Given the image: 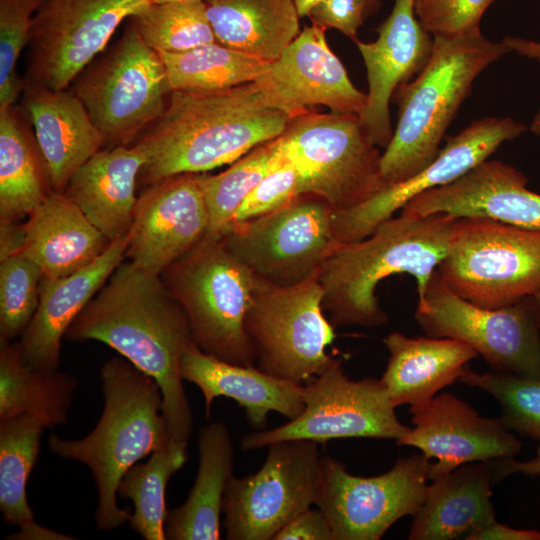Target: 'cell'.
Returning a JSON list of instances; mask_svg holds the SVG:
<instances>
[{
	"label": "cell",
	"instance_id": "6da1fadb",
	"mask_svg": "<svg viewBox=\"0 0 540 540\" xmlns=\"http://www.w3.org/2000/svg\"><path fill=\"white\" fill-rule=\"evenodd\" d=\"M65 339L102 342L152 377L162 393L171 444L193 429L180 363L194 343L188 317L160 275L123 261L68 328Z\"/></svg>",
	"mask_w": 540,
	"mask_h": 540
},
{
	"label": "cell",
	"instance_id": "7a4b0ae2",
	"mask_svg": "<svg viewBox=\"0 0 540 540\" xmlns=\"http://www.w3.org/2000/svg\"><path fill=\"white\" fill-rule=\"evenodd\" d=\"M291 119L266 104L255 82L214 91L174 90L162 115L133 143L145 155L139 178L151 185L231 164L280 136Z\"/></svg>",
	"mask_w": 540,
	"mask_h": 540
},
{
	"label": "cell",
	"instance_id": "3957f363",
	"mask_svg": "<svg viewBox=\"0 0 540 540\" xmlns=\"http://www.w3.org/2000/svg\"><path fill=\"white\" fill-rule=\"evenodd\" d=\"M456 218L400 212L368 237L339 244L323 262L317 279L323 288L322 308L334 327L376 328L389 317L376 288L385 278L408 273L421 298L437 266L447 255Z\"/></svg>",
	"mask_w": 540,
	"mask_h": 540
},
{
	"label": "cell",
	"instance_id": "277c9868",
	"mask_svg": "<svg viewBox=\"0 0 540 540\" xmlns=\"http://www.w3.org/2000/svg\"><path fill=\"white\" fill-rule=\"evenodd\" d=\"M104 409L95 428L84 438L49 436L50 450L79 461L92 472L97 491V528H118L131 514L117 503L125 473L141 459L167 446L170 438L156 381L124 357L107 360L100 371Z\"/></svg>",
	"mask_w": 540,
	"mask_h": 540
},
{
	"label": "cell",
	"instance_id": "5b68a950",
	"mask_svg": "<svg viewBox=\"0 0 540 540\" xmlns=\"http://www.w3.org/2000/svg\"><path fill=\"white\" fill-rule=\"evenodd\" d=\"M511 52L480 30L457 36H433V48L423 70L395 91L398 122L381 155L386 185L401 183L428 166L477 76Z\"/></svg>",
	"mask_w": 540,
	"mask_h": 540
},
{
	"label": "cell",
	"instance_id": "8992f818",
	"mask_svg": "<svg viewBox=\"0 0 540 540\" xmlns=\"http://www.w3.org/2000/svg\"><path fill=\"white\" fill-rule=\"evenodd\" d=\"M160 276L184 309L200 350L232 364L255 366L244 321L257 279L220 233L208 232Z\"/></svg>",
	"mask_w": 540,
	"mask_h": 540
},
{
	"label": "cell",
	"instance_id": "52a82bcc",
	"mask_svg": "<svg viewBox=\"0 0 540 540\" xmlns=\"http://www.w3.org/2000/svg\"><path fill=\"white\" fill-rule=\"evenodd\" d=\"M104 145L129 146L164 112L172 92L160 53L130 22L116 43L103 50L74 79Z\"/></svg>",
	"mask_w": 540,
	"mask_h": 540
},
{
	"label": "cell",
	"instance_id": "ba28073f",
	"mask_svg": "<svg viewBox=\"0 0 540 540\" xmlns=\"http://www.w3.org/2000/svg\"><path fill=\"white\" fill-rule=\"evenodd\" d=\"M276 140L297 168L304 194L322 197L335 211L354 208L385 186L382 154L358 114L311 110L291 119Z\"/></svg>",
	"mask_w": 540,
	"mask_h": 540
},
{
	"label": "cell",
	"instance_id": "9c48e42d",
	"mask_svg": "<svg viewBox=\"0 0 540 540\" xmlns=\"http://www.w3.org/2000/svg\"><path fill=\"white\" fill-rule=\"evenodd\" d=\"M436 271L454 293L475 305L509 306L540 290V231L457 218Z\"/></svg>",
	"mask_w": 540,
	"mask_h": 540
},
{
	"label": "cell",
	"instance_id": "30bf717a",
	"mask_svg": "<svg viewBox=\"0 0 540 540\" xmlns=\"http://www.w3.org/2000/svg\"><path fill=\"white\" fill-rule=\"evenodd\" d=\"M414 317L427 336L472 347L491 371L540 378V307L533 296L483 308L454 293L435 270Z\"/></svg>",
	"mask_w": 540,
	"mask_h": 540
},
{
	"label": "cell",
	"instance_id": "8fae6325",
	"mask_svg": "<svg viewBox=\"0 0 540 540\" xmlns=\"http://www.w3.org/2000/svg\"><path fill=\"white\" fill-rule=\"evenodd\" d=\"M322 298L317 275L289 287L257 280L244 327L259 370L303 385L327 367L336 335Z\"/></svg>",
	"mask_w": 540,
	"mask_h": 540
},
{
	"label": "cell",
	"instance_id": "7c38bea8",
	"mask_svg": "<svg viewBox=\"0 0 540 540\" xmlns=\"http://www.w3.org/2000/svg\"><path fill=\"white\" fill-rule=\"evenodd\" d=\"M333 211L322 197L302 194L273 211L234 222L220 234L257 280L289 287L316 276L339 245Z\"/></svg>",
	"mask_w": 540,
	"mask_h": 540
},
{
	"label": "cell",
	"instance_id": "4fadbf2b",
	"mask_svg": "<svg viewBox=\"0 0 540 540\" xmlns=\"http://www.w3.org/2000/svg\"><path fill=\"white\" fill-rule=\"evenodd\" d=\"M302 387L304 409L300 415L273 429L247 433L241 439L243 450L289 439L325 443L340 438H375L397 442L411 429L398 420L380 379L351 380L334 357Z\"/></svg>",
	"mask_w": 540,
	"mask_h": 540
},
{
	"label": "cell",
	"instance_id": "5bb4252c",
	"mask_svg": "<svg viewBox=\"0 0 540 540\" xmlns=\"http://www.w3.org/2000/svg\"><path fill=\"white\" fill-rule=\"evenodd\" d=\"M432 462L423 453L400 458L373 477L350 474L343 463L321 456L315 504L334 540H378L422 505Z\"/></svg>",
	"mask_w": 540,
	"mask_h": 540
},
{
	"label": "cell",
	"instance_id": "9a60e30c",
	"mask_svg": "<svg viewBox=\"0 0 540 540\" xmlns=\"http://www.w3.org/2000/svg\"><path fill=\"white\" fill-rule=\"evenodd\" d=\"M262 467L226 486L222 513L229 540H273L276 533L315 504L318 443L289 439L267 446Z\"/></svg>",
	"mask_w": 540,
	"mask_h": 540
},
{
	"label": "cell",
	"instance_id": "2e32d148",
	"mask_svg": "<svg viewBox=\"0 0 540 540\" xmlns=\"http://www.w3.org/2000/svg\"><path fill=\"white\" fill-rule=\"evenodd\" d=\"M149 0H40L30 30L25 83L53 90L70 87L125 20Z\"/></svg>",
	"mask_w": 540,
	"mask_h": 540
},
{
	"label": "cell",
	"instance_id": "e0dca14e",
	"mask_svg": "<svg viewBox=\"0 0 540 540\" xmlns=\"http://www.w3.org/2000/svg\"><path fill=\"white\" fill-rule=\"evenodd\" d=\"M527 127L509 117H484L447 138L436 158L413 177L386 185L354 208L333 211L336 241L348 244L368 237L420 193L453 182L488 159L498 147L520 136Z\"/></svg>",
	"mask_w": 540,
	"mask_h": 540
},
{
	"label": "cell",
	"instance_id": "ac0fdd59",
	"mask_svg": "<svg viewBox=\"0 0 540 540\" xmlns=\"http://www.w3.org/2000/svg\"><path fill=\"white\" fill-rule=\"evenodd\" d=\"M326 29L306 26L255 81L270 108L292 119L316 105L334 113L360 114L367 94L351 82L340 59L330 49Z\"/></svg>",
	"mask_w": 540,
	"mask_h": 540
},
{
	"label": "cell",
	"instance_id": "d6986e66",
	"mask_svg": "<svg viewBox=\"0 0 540 540\" xmlns=\"http://www.w3.org/2000/svg\"><path fill=\"white\" fill-rule=\"evenodd\" d=\"M410 413L414 428L397 444L416 447L430 460L436 459L429 480L467 463L514 458L522 449L519 438L500 417H483L449 393L410 406Z\"/></svg>",
	"mask_w": 540,
	"mask_h": 540
},
{
	"label": "cell",
	"instance_id": "ffe728a7",
	"mask_svg": "<svg viewBox=\"0 0 540 540\" xmlns=\"http://www.w3.org/2000/svg\"><path fill=\"white\" fill-rule=\"evenodd\" d=\"M199 174L159 180L137 198L125 260L160 275L209 232Z\"/></svg>",
	"mask_w": 540,
	"mask_h": 540
},
{
	"label": "cell",
	"instance_id": "44dd1931",
	"mask_svg": "<svg viewBox=\"0 0 540 540\" xmlns=\"http://www.w3.org/2000/svg\"><path fill=\"white\" fill-rule=\"evenodd\" d=\"M376 32L374 42L355 41L368 81L366 106L358 116L370 140L385 149L393 135L392 95L423 70L432 53L433 38L415 14L414 0H394L390 15Z\"/></svg>",
	"mask_w": 540,
	"mask_h": 540
},
{
	"label": "cell",
	"instance_id": "7402d4cb",
	"mask_svg": "<svg viewBox=\"0 0 540 540\" xmlns=\"http://www.w3.org/2000/svg\"><path fill=\"white\" fill-rule=\"evenodd\" d=\"M527 183L528 178L512 165L486 159L453 182L420 193L400 212L487 218L540 231V194Z\"/></svg>",
	"mask_w": 540,
	"mask_h": 540
},
{
	"label": "cell",
	"instance_id": "603a6c76",
	"mask_svg": "<svg viewBox=\"0 0 540 540\" xmlns=\"http://www.w3.org/2000/svg\"><path fill=\"white\" fill-rule=\"evenodd\" d=\"M129 233L109 245L90 265L61 278L42 277L36 313L19 344L30 366L55 371L61 357L62 339L88 302L125 260Z\"/></svg>",
	"mask_w": 540,
	"mask_h": 540
},
{
	"label": "cell",
	"instance_id": "cb8c5ba5",
	"mask_svg": "<svg viewBox=\"0 0 540 540\" xmlns=\"http://www.w3.org/2000/svg\"><path fill=\"white\" fill-rule=\"evenodd\" d=\"M23 108L46 164L52 190L64 193L75 171L102 149L104 139L70 90L25 83Z\"/></svg>",
	"mask_w": 540,
	"mask_h": 540
},
{
	"label": "cell",
	"instance_id": "d4e9b609",
	"mask_svg": "<svg viewBox=\"0 0 540 540\" xmlns=\"http://www.w3.org/2000/svg\"><path fill=\"white\" fill-rule=\"evenodd\" d=\"M180 373L183 380L202 392L206 417L219 396L235 400L256 429L266 426L269 412L292 420L304 409L302 385L268 375L256 366L220 360L200 350L195 343L184 352Z\"/></svg>",
	"mask_w": 540,
	"mask_h": 540
},
{
	"label": "cell",
	"instance_id": "484cf974",
	"mask_svg": "<svg viewBox=\"0 0 540 540\" xmlns=\"http://www.w3.org/2000/svg\"><path fill=\"white\" fill-rule=\"evenodd\" d=\"M144 163V152L135 144L101 149L75 171L64 194L113 242L132 227Z\"/></svg>",
	"mask_w": 540,
	"mask_h": 540
},
{
	"label": "cell",
	"instance_id": "4316f807",
	"mask_svg": "<svg viewBox=\"0 0 540 540\" xmlns=\"http://www.w3.org/2000/svg\"><path fill=\"white\" fill-rule=\"evenodd\" d=\"M23 225L19 254L36 263L47 278L65 277L90 265L111 244L71 199L54 190Z\"/></svg>",
	"mask_w": 540,
	"mask_h": 540
},
{
	"label": "cell",
	"instance_id": "83f0119b",
	"mask_svg": "<svg viewBox=\"0 0 540 540\" xmlns=\"http://www.w3.org/2000/svg\"><path fill=\"white\" fill-rule=\"evenodd\" d=\"M490 463L471 462L432 480L413 515L409 540L467 539L495 520Z\"/></svg>",
	"mask_w": 540,
	"mask_h": 540
},
{
	"label": "cell",
	"instance_id": "f1b7e54d",
	"mask_svg": "<svg viewBox=\"0 0 540 540\" xmlns=\"http://www.w3.org/2000/svg\"><path fill=\"white\" fill-rule=\"evenodd\" d=\"M383 342L389 359L380 381L395 407L433 398L443 388L459 382L468 363L478 356L472 347L451 338H411L392 332Z\"/></svg>",
	"mask_w": 540,
	"mask_h": 540
},
{
	"label": "cell",
	"instance_id": "f546056e",
	"mask_svg": "<svg viewBox=\"0 0 540 540\" xmlns=\"http://www.w3.org/2000/svg\"><path fill=\"white\" fill-rule=\"evenodd\" d=\"M199 466L186 501L169 511L165 524L170 540H218L226 486L233 476L234 449L230 432L221 422L200 429Z\"/></svg>",
	"mask_w": 540,
	"mask_h": 540
},
{
	"label": "cell",
	"instance_id": "4dcf8cb0",
	"mask_svg": "<svg viewBox=\"0 0 540 540\" xmlns=\"http://www.w3.org/2000/svg\"><path fill=\"white\" fill-rule=\"evenodd\" d=\"M217 42L276 60L300 33L294 0H204Z\"/></svg>",
	"mask_w": 540,
	"mask_h": 540
},
{
	"label": "cell",
	"instance_id": "1f68e13d",
	"mask_svg": "<svg viewBox=\"0 0 540 540\" xmlns=\"http://www.w3.org/2000/svg\"><path fill=\"white\" fill-rule=\"evenodd\" d=\"M51 191L35 135L14 106L0 110V221L21 222Z\"/></svg>",
	"mask_w": 540,
	"mask_h": 540
},
{
	"label": "cell",
	"instance_id": "d6a6232c",
	"mask_svg": "<svg viewBox=\"0 0 540 540\" xmlns=\"http://www.w3.org/2000/svg\"><path fill=\"white\" fill-rule=\"evenodd\" d=\"M0 347V420L32 414L47 428L65 424L77 379L28 365L19 341Z\"/></svg>",
	"mask_w": 540,
	"mask_h": 540
},
{
	"label": "cell",
	"instance_id": "836d02e7",
	"mask_svg": "<svg viewBox=\"0 0 540 540\" xmlns=\"http://www.w3.org/2000/svg\"><path fill=\"white\" fill-rule=\"evenodd\" d=\"M160 55L172 91H214L255 82L270 63L217 41Z\"/></svg>",
	"mask_w": 540,
	"mask_h": 540
},
{
	"label": "cell",
	"instance_id": "e575fe53",
	"mask_svg": "<svg viewBox=\"0 0 540 540\" xmlns=\"http://www.w3.org/2000/svg\"><path fill=\"white\" fill-rule=\"evenodd\" d=\"M46 428L32 414L0 420V510L11 525L23 527L35 522L26 488Z\"/></svg>",
	"mask_w": 540,
	"mask_h": 540
},
{
	"label": "cell",
	"instance_id": "d590c367",
	"mask_svg": "<svg viewBox=\"0 0 540 540\" xmlns=\"http://www.w3.org/2000/svg\"><path fill=\"white\" fill-rule=\"evenodd\" d=\"M186 448L169 444L154 451L147 462L132 466L119 483L117 495L134 504L129 524L146 540L167 539L166 487L170 478L185 464Z\"/></svg>",
	"mask_w": 540,
	"mask_h": 540
},
{
	"label": "cell",
	"instance_id": "8d00e7d4",
	"mask_svg": "<svg viewBox=\"0 0 540 540\" xmlns=\"http://www.w3.org/2000/svg\"><path fill=\"white\" fill-rule=\"evenodd\" d=\"M276 138L256 146L219 174H199L209 213V232L221 233L230 226L249 193L284 162Z\"/></svg>",
	"mask_w": 540,
	"mask_h": 540
},
{
	"label": "cell",
	"instance_id": "74e56055",
	"mask_svg": "<svg viewBox=\"0 0 540 540\" xmlns=\"http://www.w3.org/2000/svg\"><path fill=\"white\" fill-rule=\"evenodd\" d=\"M140 38L158 53H178L216 42L204 0L151 3L130 18Z\"/></svg>",
	"mask_w": 540,
	"mask_h": 540
},
{
	"label": "cell",
	"instance_id": "f35d334b",
	"mask_svg": "<svg viewBox=\"0 0 540 540\" xmlns=\"http://www.w3.org/2000/svg\"><path fill=\"white\" fill-rule=\"evenodd\" d=\"M459 382L496 399L501 408L500 418L509 430L540 441V378L495 371L479 374L468 366Z\"/></svg>",
	"mask_w": 540,
	"mask_h": 540
},
{
	"label": "cell",
	"instance_id": "ab89813d",
	"mask_svg": "<svg viewBox=\"0 0 540 540\" xmlns=\"http://www.w3.org/2000/svg\"><path fill=\"white\" fill-rule=\"evenodd\" d=\"M42 277L40 267L21 254L0 261V346L21 337L30 324Z\"/></svg>",
	"mask_w": 540,
	"mask_h": 540
},
{
	"label": "cell",
	"instance_id": "60d3db41",
	"mask_svg": "<svg viewBox=\"0 0 540 540\" xmlns=\"http://www.w3.org/2000/svg\"><path fill=\"white\" fill-rule=\"evenodd\" d=\"M40 0H0V110L14 105L25 81L16 64L28 46L34 13Z\"/></svg>",
	"mask_w": 540,
	"mask_h": 540
},
{
	"label": "cell",
	"instance_id": "b9f144b4",
	"mask_svg": "<svg viewBox=\"0 0 540 540\" xmlns=\"http://www.w3.org/2000/svg\"><path fill=\"white\" fill-rule=\"evenodd\" d=\"M494 0H414L415 14L433 36H457L480 30Z\"/></svg>",
	"mask_w": 540,
	"mask_h": 540
},
{
	"label": "cell",
	"instance_id": "7bdbcfd3",
	"mask_svg": "<svg viewBox=\"0 0 540 540\" xmlns=\"http://www.w3.org/2000/svg\"><path fill=\"white\" fill-rule=\"evenodd\" d=\"M302 194H304L302 178L295 165L285 158L280 166L268 173L249 193L237 210L232 223L273 211Z\"/></svg>",
	"mask_w": 540,
	"mask_h": 540
},
{
	"label": "cell",
	"instance_id": "ee69618b",
	"mask_svg": "<svg viewBox=\"0 0 540 540\" xmlns=\"http://www.w3.org/2000/svg\"><path fill=\"white\" fill-rule=\"evenodd\" d=\"M369 0H320L309 11L312 24L334 28L356 41L357 32L367 16Z\"/></svg>",
	"mask_w": 540,
	"mask_h": 540
},
{
	"label": "cell",
	"instance_id": "f6af8a7d",
	"mask_svg": "<svg viewBox=\"0 0 540 540\" xmlns=\"http://www.w3.org/2000/svg\"><path fill=\"white\" fill-rule=\"evenodd\" d=\"M273 540H334V537L322 510L308 508L282 527Z\"/></svg>",
	"mask_w": 540,
	"mask_h": 540
},
{
	"label": "cell",
	"instance_id": "bcb514c9",
	"mask_svg": "<svg viewBox=\"0 0 540 540\" xmlns=\"http://www.w3.org/2000/svg\"><path fill=\"white\" fill-rule=\"evenodd\" d=\"M467 540H540V531L513 528L494 520L471 534Z\"/></svg>",
	"mask_w": 540,
	"mask_h": 540
},
{
	"label": "cell",
	"instance_id": "7dc6e473",
	"mask_svg": "<svg viewBox=\"0 0 540 540\" xmlns=\"http://www.w3.org/2000/svg\"><path fill=\"white\" fill-rule=\"evenodd\" d=\"M494 472L496 482L503 478L521 473L528 476L540 475V444L536 449L535 457L527 461H517L514 458L503 459L497 462L490 463Z\"/></svg>",
	"mask_w": 540,
	"mask_h": 540
},
{
	"label": "cell",
	"instance_id": "c3c4849f",
	"mask_svg": "<svg viewBox=\"0 0 540 540\" xmlns=\"http://www.w3.org/2000/svg\"><path fill=\"white\" fill-rule=\"evenodd\" d=\"M24 235L23 223L0 221V261L20 253Z\"/></svg>",
	"mask_w": 540,
	"mask_h": 540
},
{
	"label": "cell",
	"instance_id": "681fc988",
	"mask_svg": "<svg viewBox=\"0 0 540 540\" xmlns=\"http://www.w3.org/2000/svg\"><path fill=\"white\" fill-rule=\"evenodd\" d=\"M502 42L516 53L540 61V42L505 36Z\"/></svg>",
	"mask_w": 540,
	"mask_h": 540
},
{
	"label": "cell",
	"instance_id": "f907efd6",
	"mask_svg": "<svg viewBox=\"0 0 540 540\" xmlns=\"http://www.w3.org/2000/svg\"><path fill=\"white\" fill-rule=\"evenodd\" d=\"M12 539H70L65 535L59 534L50 529L44 528L33 522L29 525L20 527V531L12 537Z\"/></svg>",
	"mask_w": 540,
	"mask_h": 540
},
{
	"label": "cell",
	"instance_id": "816d5d0a",
	"mask_svg": "<svg viewBox=\"0 0 540 540\" xmlns=\"http://www.w3.org/2000/svg\"><path fill=\"white\" fill-rule=\"evenodd\" d=\"M320 0H294L300 17L307 16L310 9Z\"/></svg>",
	"mask_w": 540,
	"mask_h": 540
},
{
	"label": "cell",
	"instance_id": "f5cc1de1",
	"mask_svg": "<svg viewBox=\"0 0 540 540\" xmlns=\"http://www.w3.org/2000/svg\"><path fill=\"white\" fill-rule=\"evenodd\" d=\"M530 130L540 137V108L538 109L537 113L535 114L531 125Z\"/></svg>",
	"mask_w": 540,
	"mask_h": 540
},
{
	"label": "cell",
	"instance_id": "db71d44e",
	"mask_svg": "<svg viewBox=\"0 0 540 540\" xmlns=\"http://www.w3.org/2000/svg\"><path fill=\"white\" fill-rule=\"evenodd\" d=\"M380 5V0H369L367 7V16L376 11Z\"/></svg>",
	"mask_w": 540,
	"mask_h": 540
},
{
	"label": "cell",
	"instance_id": "11a10c76",
	"mask_svg": "<svg viewBox=\"0 0 540 540\" xmlns=\"http://www.w3.org/2000/svg\"><path fill=\"white\" fill-rule=\"evenodd\" d=\"M533 297L540 307V290Z\"/></svg>",
	"mask_w": 540,
	"mask_h": 540
},
{
	"label": "cell",
	"instance_id": "9f6ffc18",
	"mask_svg": "<svg viewBox=\"0 0 540 540\" xmlns=\"http://www.w3.org/2000/svg\"><path fill=\"white\" fill-rule=\"evenodd\" d=\"M151 3H163L168 1H177V0H149Z\"/></svg>",
	"mask_w": 540,
	"mask_h": 540
}]
</instances>
